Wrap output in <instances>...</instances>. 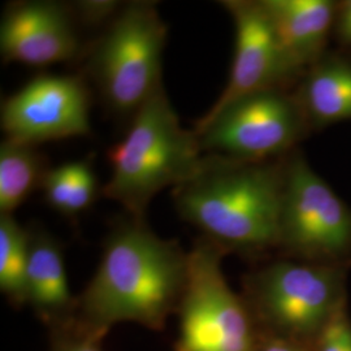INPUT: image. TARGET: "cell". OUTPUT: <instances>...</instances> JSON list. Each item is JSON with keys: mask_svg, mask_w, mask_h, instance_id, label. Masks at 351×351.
Here are the masks:
<instances>
[{"mask_svg": "<svg viewBox=\"0 0 351 351\" xmlns=\"http://www.w3.org/2000/svg\"><path fill=\"white\" fill-rule=\"evenodd\" d=\"M188 275L189 252L130 216L106 239L97 272L77 297L75 323L101 339L126 322L164 330L177 314Z\"/></svg>", "mask_w": 351, "mask_h": 351, "instance_id": "6da1fadb", "label": "cell"}, {"mask_svg": "<svg viewBox=\"0 0 351 351\" xmlns=\"http://www.w3.org/2000/svg\"><path fill=\"white\" fill-rule=\"evenodd\" d=\"M285 160L245 162L203 155L172 193L176 211L223 250L261 254L280 243Z\"/></svg>", "mask_w": 351, "mask_h": 351, "instance_id": "7a4b0ae2", "label": "cell"}, {"mask_svg": "<svg viewBox=\"0 0 351 351\" xmlns=\"http://www.w3.org/2000/svg\"><path fill=\"white\" fill-rule=\"evenodd\" d=\"M203 151L194 130L180 124L163 88L132 117L125 137L108 151L111 177L101 194L143 219L151 201L194 175Z\"/></svg>", "mask_w": 351, "mask_h": 351, "instance_id": "3957f363", "label": "cell"}, {"mask_svg": "<svg viewBox=\"0 0 351 351\" xmlns=\"http://www.w3.org/2000/svg\"><path fill=\"white\" fill-rule=\"evenodd\" d=\"M345 280V267L339 264L276 261L246 277L245 300L262 333L314 351L324 328L346 303Z\"/></svg>", "mask_w": 351, "mask_h": 351, "instance_id": "277c9868", "label": "cell"}, {"mask_svg": "<svg viewBox=\"0 0 351 351\" xmlns=\"http://www.w3.org/2000/svg\"><path fill=\"white\" fill-rule=\"evenodd\" d=\"M168 36L154 1L121 7L88 51V71L108 108L134 116L163 88V52Z\"/></svg>", "mask_w": 351, "mask_h": 351, "instance_id": "5b68a950", "label": "cell"}, {"mask_svg": "<svg viewBox=\"0 0 351 351\" xmlns=\"http://www.w3.org/2000/svg\"><path fill=\"white\" fill-rule=\"evenodd\" d=\"M226 251L201 237L189 251L186 288L180 302L175 351H256L261 330L245 297L221 269Z\"/></svg>", "mask_w": 351, "mask_h": 351, "instance_id": "8992f818", "label": "cell"}, {"mask_svg": "<svg viewBox=\"0 0 351 351\" xmlns=\"http://www.w3.org/2000/svg\"><path fill=\"white\" fill-rule=\"evenodd\" d=\"M307 130L300 101L285 88L241 98L194 126L203 152L245 162L280 160Z\"/></svg>", "mask_w": 351, "mask_h": 351, "instance_id": "52a82bcc", "label": "cell"}, {"mask_svg": "<svg viewBox=\"0 0 351 351\" xmlns=\"http://www.w3.org/2000/svg\"><path fill=\"white\" fill-rule=\"evenodd\" d=\"M294 259L343 265L351 255V211L301 155L285 160L280 243Z\"/></svg>", "mask_w": 351, "mask_h": 351, "instance_id": "ba28073f", "label": "cell"}, {"mask_svg": "<svg viewBox=\"0 0 351 351\" xmlns=\"http://www.w3.org/2000/svg\"><path fill=\"white\" fill-rule=\"evenodd\" d=\"M91 98L78 75H39L1 103L0 124L5 139L38 146L88 136Z\"/></svg>", "mask_w": 351, "mask_h": 351, "instance_id": "9c48e42d", "label": "cell"}, {"mask_svg": "<svg viewBox=\"0 0 351 351\" xmlns=\"http://www.w3.org/2000/svg\"><path fill=\"white\" fill-rule=\"evenodd\" d=\"M234 25V55L226 88L199 120H208L229 104L251 94L287 88L301 72L289 60L262 1L221 3Z\"/></svg>", "mask_w": 351, "mask_h": 351, "instance_id": "30bf717a", "label": "cell"}, {"mask_svg": "<svg viewBox=\"0 0 351 351\" xmlns=\"http://www.w3.org/2000/svg\"><path fill=\"white\" fill-rule=\"evenodd\" d=\"M75 20L71 7L58 1H16L1 19V56L32 66L69 62L81 50Z\"/></svg>", "mask_w": 351, "mask_h": 351, "instance_id": "8fae6325", "label": "cell"}, {"mask_svg": "<svg viewBox=\"0 0 351 351\" xmlns=\"http://www.w3.org/2000/svg\"><path fill=\"white\" fill-rule=\"evenodd\" d=\"M29 233L26 304L51 332L75 320L77 297L71 291L63 250L58 239L42 230Z\"/></svg>", "mask_w": 351, "mask_h": 351, "instance_id": "7c38bea8", "label": "cell"}, {"mask_svg": "<svg viewBox=\"0 0 351 351\" xmlns=\"http://www.w3.org/2000/svg\"><path fill=\"white\" fill-rule=\"evenodd\" d=\"M289 60L303 72L324 56L337 5L330 0H262Z\"/></svg>", "mask_w": 351, "mask_h": 351, "instance_id": "4fadbf2b", "label": "cell"}, {"mask_svg": "<svg viewBox=\"0 0 351 351\" xmlns=\"http://www.w3.org/2000/svg\"><path fill=\"white\" fill-rule=\"evenodd\" d=\"M308 128L351 120V62L323 56L308 68L295 94Z\"/></svg>", "mask_w": 351, "mask_h": 351, "instance_id": "5bb4252c", "label": "cell"}, {"mask_svg": "<svg viewBox=\"0 0 351 351\" xmlns=\"http://www.w3.org/2000/svg\"><path fill=\"white\" fill-rule=\"evenodd\" d=\"M49 169L37 146L4 139L0 145V215H13L42 188Z\"/></svg>", "mask_w": 351, "mask_h": 351, "instance_id": "9a60e30c", "label": "cell"}, {"mask_svg": "<svg viewBox=\"0 0 351 351\" xmlns=\"http://www.w3.org/2000/svg\"><path fill=\"white\" fill-rule=\"evenodd\" d=\"M42 190L47 204L65 216H77L94 203L98 193L91 159L73 160L50 168Z\"/></svg>", "mask_w": 351, "mask_h": 351, "instance_id": "2e32d148", "label": "cell"}, {"mask_svg": "<svg viewBox=\"0 0 351 351\" xmlns=\"http://www.w3.org/2000/svg\"><path fill=\"white\" fill-rule=\"evenodd\" d=\"M30 233L13 215H0V290L13 307L26 304Z\"/></svg>", "mask_w": 351, "mask_h": 351, "instance_id": "e0dca14e", "label": "cell"}, {"mask_svg": "<svg viewBox=\"0 0 351 351\" xmlns=\"http://www.w3.org/2000/svg\"><path fill=\"white\" fill-rule=\"evenodd\" d=\"M101 341V337L81 329L75 320L50 332L51 351H104Z\"/></svg>", "mask_w": 351, "mask_h": 351, "instance_id": "ac0fdd59", "label": "cell"}, {"mask_svg": "<svg viewBox=\"0 0 351 351\" xmlns=\"http://www.w3.org/2000/svg\"><path fill=\"white\" fill-rule=\"evenodd\" d=\"M316 351H351V320L346 303L333 315L315 346Z\"/></svg>", "mask_w": 351, "mask_h": 351, "instance_id": "d6986e66", "label": "cell"}, {"mask_svg": "<svg viewBox=\"0 0 351 351\" xmlns=\"http://www.w3.org/2000/svg\"><path fill=\"white\" fill-rule=\"evenodd\" d=\"M69 7L75 20L86 25H101L107 21L111 23L123 5L113 0H84Z\"/></svg>", "mask_w": 351, "mask_h": 351, "instance_id": "ffe728a7", "label": "cell"}, {"mask_svg": "<svg viewBox=\"0 0 351 351\" xmlns=\"http://www.w3.org/2000/svg\"><path fill=\"white\" fill-rule=\"evenodd\" d=\"M335 27L339 40L343 45L351 46V0H346L337 5Z\"/></svg>", "mask_w": 351, "mask_h": 351, "instance_id": "44dd1931", "label": "cell"}, {"mask_svg": "<svg viewBox=\"0 0 351 351\" xmlns=\"http://www.w3.org/2000/svg\"><path fill=\"white\" fill-rule=\"evenodd\" d=\"M256 351H311L289 339L276 337L261 332V339Z\"/></svg>", "mask_w": 351, "mask_h": 351, "instance_id": "7402d4cb", "label": "cell"}]
</instances>
